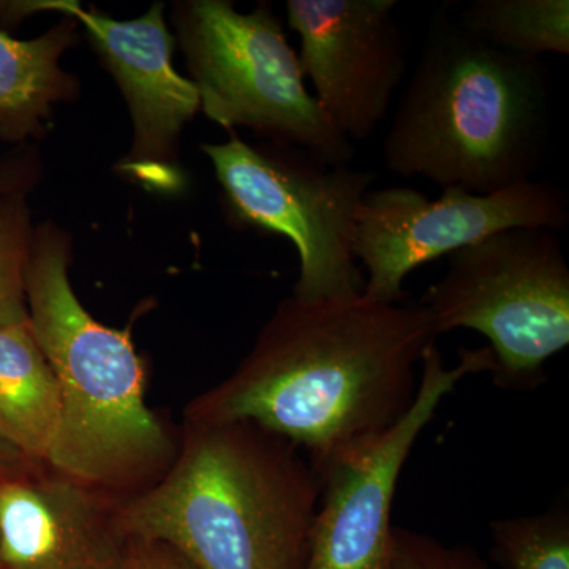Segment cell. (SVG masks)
Wrapping results in <instances>:
<instances>
[{"label": "cell", "mask_w": 569, "mask_h": 569, "mask_svg": "<svg viewBox=\"0 0 569 569\" xmlns=\"http://www.w3.org/2000/svg\"><path fill=\"white\" fill-rule=\"evenodd\" d=\"M78 22L66 17L33 40L0 31V140L21 142L43 134L51 107L77 96L78 82L61 56L78 40Z\"/></svg>", "instance_id": "13"}, {"label": "cell", "mask_w": 569, "mask_h": 569, "mask_svg": "<svg viewBox=\"0 0 569 569\" xmlns=\"http://www.w3.org/2000/svg\"><path fill=\"white\" fill-rule=\"evenodd\" d=\"M40 10L61 11L84 26L129 103L133 146L119 171L148 189H179V137L201 102L193 82L174 69V39L164 24L162 3L137 20L118 21L70 0L0 2V24Z\"/></svg>", "instance_id": "10"}, {"label": "cell", "mask_w": 569, "mask_h": 569, "mask_svg": "<svg viewBox=\"0 0 569 569\" xmlns=\"http://www.w3.org/2000/svg\"><path fill=\"white\" fill-rule=\"evenodd\" d=\"M550 74L438 10L383 141L400 178L479 194L530 181L548 159Z\"/></svg>", "instance_id": "3"}, {"label": "cell", "mask_w": 569, "mask_h": 569, "mask_svg": "<svg viewBox=\"0 0 569 569\" xmlns=\"http://www.w3.org/2000/svg\"><path fill=\"white\" fill-rule=\"evenodd\" d=\"M492 557L505 569H569V512L550 508L542 515L490 523Z\"/></svg>", "instance_id": "16"}, {"label": "cell", "mask_w": 569, "mask_h": 569, "mask_svg": "<svg viewBox=\"0 0 569 569\" xmlns=\"http://www.w3.org/2000/svg\"><path fill=\"white\" fill-rule=\"evenodd\" d=\"M395 569H489L470 546H445L429 535L407 529L392 531Z\"/></svg>", "instance_id": "18"}, {"label": "cell", "mask_w": 569, "mask_h": 569, "mask_svg": "<svg viewBox=\"0 0 569 569\" xmlns=\"http://www.w3.org/2000/svg\"><path fill=\"white\" fill-rule=\"evenodd\" d=\"M11 179V174L7 173V171H3V173H0V193L3 192V190L7 189V186H9Z\"/></svg>", "instance_id": "21"}, {"label": "cell", "mask_w": 569, "mask_h": 569, "mask_svg": "<svg viewBox=\"0 0 569 569\" xmlns=\"http://www.w3.org/2000/svg\"><path fill=\"white\" fill-rule=\"evenodd\" d=\"M119 501L47 466L3 479L2 569H126Z\"/></svg>", "instance_id": "12"}, {"label": "cell", "mask_w": 569, "mask_h": 569, "mask_svg": "<svg viewBox=\"0 0 569 569\" xmlns=\"http://www.w3.org/2000/svg\"><path fill=\"white\" fill-rule=\"evenodd\" d=\"M459 24L511 54L539 58L569 54L568 0H475Z\"/></svg>", "instance_id": "15"}, {"label": "cell", "mask_w": 569, "mask_h": 569, "mask_svg": "<svg viewBox=\"0 0 569 569\" xmlns=\"http://www.w3.org/2000/svg\"><path fill=\"white\" fill-rule=\"evenodd\" d=\"M126 569H193L170 546L130 539Z\"/></svg>", "instance_id": "19"}, {"label": "cell", "mask_w": 569, "mask_h": 569, "mask_svg": "<svg viewBox=\"0 0 569 569\" xmlns=\"http://www.w3.org/2000/svg\"><path fill=\"white\" fill-rule=\"evenodd\" d=\"M176 24L211 121L305 148L331 164L353 162V142L337 132L307 91L298 52L269 3L241 13L228 0H192L179 7Z\"/></svg>", "instance_id": "7"}, {"label": "cell", "mask_w": 569, "mask_h": 569, "mask_svg": "<svg viewBox=\"0 0 569 569\" xmlns=\"http://www.w3.org/2000/svg\"><path fill=\"white\" fill-rule=\"evenodd\" d=\"M233 227L290 239L299 257L293 296L339 298L365 291L353 254L355 216L378 174L331 164L305 148L249 144L231 132L204 144Z\"/></svg>", "instance_id": "6"}, {"label": "cell", "mask_w": 569, "mask_h": 569, "mask_svg": "<svg viewBox=\"0 0 569 569\" xmlns=\"http://www.w3.org/2000/svg\"><path fill=\"white\" fill-rule=\"evenodd\" d=\"M568 222V194L548 181L530 179L486 194L445 189L437 200L411 187H387L362 198L351 249L367 272L362 293L400 305L403 282L419 266L508 228L560 233Z\"/></svg>", "instance_id": "8"}, {"label": "cell", "mask_w": 569, "mask_h": 569, "mask_svg": "<svg viewBox=\"0 0 569 569\" xmlns=\"http://www.w3.org/2000/svg\"><path fill=\"white\" fill-rule=\"evenodd\" d=\"M437 339L419 302L290 296L244 361L192 400L186 419L253 422L301 449L323 482L406 418L417 367Z\"/></svg>", "instance_id": "1"}, {"label": "cell", "mask_w": 569, "mask_h": 569, "mask_svg": "<svg viewBox=\"0 0 569 569\" xmlns=\"http://www.w3.org/2000/svg\"><path fill=\"white\" fill-rule=\"evenodd\" d=\"M284 9L326 118L350 142L372 137L407 73L396 0H288Z\"/></svg>", "instance_id": "11"}, {"label": "cell", "mask_w": 569, "mask_h": 569, "mask_svg": "<svg viewBox=\"0 0 569 569\" xmlns=\"http://www.w3.org/2000/svg\"><path fill=\"white\" fill-rule=\"evenodd\" d=\"M421 365L417 399L406 418L321 482L306 569H395L391 508L411 448L443 397L468 376L492 373L496 361L489 347L460 348L458 365L447 367L433 343Z\"/></svg>", "instance_id": "9"}, {"label": "cell", "mask_w": 569, "mask_h": 569, "mask_svg": "<svg viewBox=\"0 0 569 569\" xmlns=\"http://www.w3.org/2000/svg\"><path fill=\"white\" fill-rule=\"evenodd\" d=\"M61 419V395L29 320L0 328V433L47 466Z\"/></svg>", "instance_id": "14"}, {"label": "cell", "mask_w": 569, "mask_h": 569, "mask_svg": "<svg viewBox=\"0 0 569 569\" xmlns=\"http://www.w3.org/2000/svg\"><path fill=\"white\" fill-rule=\"evenodd\" d=\"M422 296L440 337L471 329L488 337L498 388L531 391L569 343V266L559 231L508 228L449 254Z\"/></svg>", "instance_id": "5"}, {"label": "cell", "mask_w": 569, "mask_h": 569, "mask_svg": "<svg viewBox=\"0 0 569 569\" xmlns=\"http://www.w3.org/2000/svg\"><path fill=\"white\" fill-rule=\"evenodd\" d=\"M321 482L284 438L249 421L186 422L176 458L119 501L129 539L170 546L193 569H306Z\"/></svg>", "instance_id": "2"}, {"label": "cell", "mask_w": 569, "mask_h": 569, "mask_svg": "<svg viewBox=\"0 0 569 569\" xmlns=\"http://www.w3.org/2000/svg\"><path fill=\"white\" fill-rule=\"evenodd\" d=\"M69 236L36 228L26 272L29 326L61 395L47 467L123 500L152 486L178 452L146 403L132 328H108L82 307L69 277Z\"/></svg>", "instance_id": "4"}, {"label": "cell", "mask_w": 569, "mask_h": 569, "mask_svg": "<svg viewBox=\"0 0 569 569\" xmlns=\"http://www.w3.org/2000/svg\"><path fill=\"white\" fill-rule=\"evenodd\" d=\"M22 183L11 174L9 187L0 193V328L29 320L26 272L36 230Z\"/></svg>", "instance_id": "17"}, {"label": "cell", "mask_w": 569, "mask_h": 569, "mask_svg": "<svg viewBox=\"0 0 569 569\" xmlns=\"http://www.w3.org/2000/svg\"><path fill=\"white\" fill-rule=\"evenodd\" d=\"M40 467H43V463H37L26 458L20 449L14 448L13 445L0 433V481L31 473L33 470H39Z\"/></svg>", "instance_id": "20"}, {"label": "cell", "mask_w": 569, "mask_h": 569, "mask_svg": "<svg viewBox=\"0 0 569 569\" xmlns=\"http://www.w3.org/2000/svg\"><path fill=\"white\" fill-rule=\"evenodd\" d=\"M0 569H2V563H0Z\"/></svg>", "instance_id": "22"}]
</instances>
